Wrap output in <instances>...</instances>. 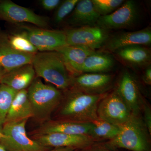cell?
I'll return each instance as SVG.
<instances>
[{
    "label": "cell",
    "instance_id": "1",
    "mask_svg": "<svg viewBox=\"0 0 151 151\" xmlns=\"http://www.w3.org/2000/svg\"><path fill=\"white\" fill-rule=\"evenodd\" d=\"M107 94H87L70 88L63 93L62 101L56 110V119L92 122L98 119V105Z\"/></svg>",
    "mask_w": 151,
    "mask_h": 151
},
{
    "label": "cell",
    "instance_id": "2",
    "mask_svg": "<svg viewBox=\"0 0 151 151\" xmlns=\"http://www.w3.org/2000/svg\"><path fill=\"white\" fill-rule=\"evenodd\" d=\"M32 64L37 77L43 78L63 92L71 87L73 76L57 51L37 52L34 56Z\"/></svg>",
    "mask_w": 151,
    "mask_h": 151
},
{
    "label": "cell",
    "instance_id": "3",
    "mask_svg": "<svg viewBox=\"0 0 151 151\" xmlns=\"http://www.w3.org/2000/svg\"><path fill=\"white\" fill-rule=\"evenodd\" d=\"M33 117L41 123L51 119L63 97V91L51 84H44L36 77L27 89Z\"/></svg>",
    "mask_w": 151,
    "mask_h": 151
},
{
    "label": "cell",
    "instance_id": "4",
    "mask_svg": "<svg viewBox=\"0 0 151 151\" xmlns=\"http://www.w3.org/2000/svg\"><path fill=\"white\" fill-rule=\"evenodd\" d=\"M119 127L120 131L118 135L106 143L107 148L151 151L150 134L139 115L132 114L128 121Z\"/></svg>",
    "mask_w": 151,
    "mask_h": 151
},
{
    "label": "cell",
    "instance_id": "5",
    "mask_svg": "<svg viewBox=\"0 0 151 151\" xmlns=\"http://www.w3.org/2000/svg\"><path fill=\"white\" fill-rule=\"evenodd\" d=\"M28 120L6 122L2 127L5 136L0 139L8 151H47L51 148L45 147L28 136L26 126Z\"/></svg>",
    "mask_w": 151,
    "mask_h": 151
},
{
    "label": "cell",
    "instance_id": "6",
    "mask_svg": "<svg viewBox=\"0 0 151 151\" xmlns=\"http://www.w3.org/2000/svg\"><path fill=\"white\" fill-rule=\"evenodd\" d=\"M139 12L136 1L133 0L125 1L112 13L100 17L96 25L108 31L129 28L137 22Z\"/></svg>",
    "mask_w": 151,
    "mask_h": 151
},
{
    "label": "cell",
    "instance_id": "7",
    "mask_svg": "<svg viewBox=\"0 0 151 151\" xmlns=\"http://www.w3.org/2000/svg\"><path fill=\"white\" fill-rule=\"evenodd\" d=\"M68 45L85 47L96 51L109 37L108 31L97 25L84 26L65 32Z\"/></svg>",
    "mask_w": 151,
    "mask_h": 151
},
{
    "label": "cell",
    "instance_id": "8",
    "mask_svg": "<svg viewBox=\"0 0 151 151\" xmlns=\"http://www.w3.org/2000/svg\"><path fill=\"white\" fill-rule=\"evenodd\" d=\"M97 114L99 119L119 126L128 121L133 114L115 89L100 101Z\"/></svg>",
    "mask_w": 151,
    "mask_h": 151
},
{
    "label": "cell",
    "instance_id": "9",
    "mask_svg": "<svg viewBox=\"0 0 151 151\" xmlns=\"http://www.w3.org/2000/svg\"><path fill=\"white\" fill-rule=\"evenodd\" d=\"M32 139L48 147H70L77 150H87L98 141L86 135H74L51 133L32 136Z\"/></svg>",
    "mask_w": 151,
    "mask_h": 151
},
{
    "label": "cell",
    "instance_id": "10",
    "mask_svg": "<svg viewBox=\"0 0 151 151\" xmlns=\"http://www.w3.org/2000/svg\"><path fill=\"white\" fill-rule=\"evenodd\" d=\"M25 29V35L38 51H57L68 45L64 32L29 28Z\"/></svg>",
    "mask_w": 151,
    "mask_h": 151
},
{
    "label": "cell",
    "instance_id": "11",
    "mask_svg": "<svg viewBox=\"0 0 151 151\" xmlns=\"http://www.w3.org/2000/svg\"><path fill=\"white\" fill-rule=\"evenodd\" d=\"M151 44V30L148 27L135 31L120 33L109 37L100 51L115 52L127 47L140 45L150 46Z\"/></svg>",
    "mask_w": 151,
    "mask_h": 151
},
{
    "label": "cell",
    "instance_id": "12",
    "mask_svg": "<svg viewBox=\"0 0 151 151\" xmlns=\"http://www.w3.org/2000/svg\"><path fill=\"white\" fill-rule=\"evenodd\" d=\"M0 18L14 23H29L42 28L48 26L47 18L9 1L0 3Z\"/></svg>",
    "mask_w": 151,
    "mask_h": 151
},
{
    "label": "cell",
    "instance_id": "13",
    "mask_svg": "<svg viewBox=\"0 0 151 151\" xmlns=\"http://www.w3.org/2000/svg\"><path fill=\"white\" fill-rule=\"evenodd\" d=\"M113 76L105 73H84L72 78L70 88L93 94H105L111 87Z\"/></svg>",
    "mask_w": 151,
    "mask_h": 151
},
{
    "label": "cell",
    "instance_id": "14",
    "mask_svg": "<svg viewBox=\"0 0 151 151\" xmlns=\"http://www.w3.org/2000/svg\"><path fill=\"white\" fill-rule=\"evenodd\" d=\"M91 122L55 119L41 123L36 129L31 133L32 136L51 133H60L74 135L90 136L92 129Z\"/></svg>",
    "mask_w": 151,
    "mask_h": 151
},
{
    "label": "cell",
    "instance_id": "15",
    "mask_svg": "<svg viewBox=\"0 0 151 151\" xmlns=\"http://www.w3.org/2000/svg\"><path fill=\"white\" fill-rule=\"evenodd\" d=\"M115 89L132 114L139 115L144 102L137 83L129 72L123 73Z\"/></svg>",
    "mask_w": 151,
    "mask_h": 151
},
{
    "label": "cell",
    "instance_id": "16",
    "mask_svg": "<svg viewBox=\"0 0 151 151\" xmlns=\"http://www.w3.org/2000/svg\"><path fill=\"white\" fill-rule=\"evenodd\" d=\"M62 57L67 70L73 77L82 74L84 61L96 51L85 47L67 45L57 50Z\"/></svg>",
    "mask_w": 151,
    "mask_h": 151
},
{
    "label": "cell",
    "instance_id": "17",
    "mask_svg": "<svg viewBox=\"0 0 151 151\" xmlns=\"http://www.w3.org/2000/svg\"><path fill=\"white\" fill-rule=\"evenodd\" d=\"M35 55L17 51L10 45L8 39L0 38V66L6 72L26 64H32Z\"/></svg>",
    "mask_w": 151,
    "mask_h": 151
},
{
    "label": "cell",
    "instance_id": "18",
    "mask_svg": "<svg viewBox=\"0 0 151 151\" xmlns=\"http://www.w3.org/2000/svg\"><path fill=\"white\" fill-rule=\"evenodd\" d=\"M114 53L120 61L128 66L140 68L150 65L151 50L145 46L127 47L120 49Z\"/></svg>",
    "mask_w": 151,
    "mask_h": 151
},
{
    "label": "cell",
    "instance_id": "19",
    "mask_svg": "<svg viewBox=\"0 0 151 151\" xmlns=\"http://www.w3.org/2000/svg\"><path fill=\"white\" fill-rule=\"evenodd\" d=\"M35 76L32 64H26L6 72L0 83L18 92L27 89L35 78Z\"/></svg>",
    "mask_w": 151,
    "mask_h": 151
},
{
    "label": "cell",
    "instance_id": "20",
    "mask_svg": "<svg viewBox=\"0 0 151 151\" xmlns=\"http://www.w3.org/2000/svg\"><path fill=\"white\" fill-rule=\"evenodd\" d=\"M100 17L91 0H81L76 6L68 23L78 27L94 26Z\"/></svg>",
    "mask_w": 151,
    "mask_h": 151
},
{
    "label": "cell",
    "instance_id": "21",
    "mask_svg": "<svg viewBox=\"0 0 151 151\" xmlns=\"http://www.w3.org/2000/svg\"><path fill=\"white\" fill-rule=\"evenodd\" d=\"M32 117V108L28 96L27 89L18 91L8 112L5 123L28 120Z\"/></svg>",
    "mask_w": 151,
    "mask_h": 151
},
{
    "label": "cell",
    "instance_id": "22",
    "mask_svg": "<svg viewBox=\"0 0 151 151\" xmlns=\"http://www.w3.org/2000/svg\"><path fill=\"white\" fill-rule=\"evenodd\" d=\"M113 58L106 54L95 52L84 61L82 69L84 73H104L111 70L114 65Z\"/></svg>",
    "mask_w": 151,
    "mask_h": 151
},
{
    "label": "cell",
    "instance_id": "23",
    "mask_svg": "<svg viewBox=\"0 0 151 151\" xmlns=\"http://www.w3.org/2000/svg\"><path fill=\"white\" fill-rule=\"evenodd\" d=\"M90 136L98 141L113 139L120 132V127L98 118L91 122Z\"/></svg>",
    "mask_w": 151,
    "mask_h": 151
},
{
    "label": "cell",
    "instance_id": "24",
    "mask_svg": "<svg viewBox=\"0 0 151 151\" xmlns=\"http://www.w3.org/2000/svg\"><path fill=\"white\" fill-rule=\"evenodd\" d=\"M17 91L0 83V128L5 123L9 109Z\"/></svg>",
    "mask_w": 151,
    "mask_h": 151
},
{
    "label": "cell",
    "instance_id": "25",
    "mask_svg": "<svg viewBox=\"0 0 151 151\" xmlns=\"http://www.w3.org/2000/svg\"><path fill=\"white\" fill-rule=\"evenodd\" d=\"M8 40L11 46L19 52L33 55L38 52L37 49L28 39L24 32L11 36Z\"/></svg>",
    "mask_w": 151,
    "mask_h": 151
},
{
    "label": "cell",
    "instance_id": "26",
    "mask_svg": "<svg viewBox=\"0 0 151 151\" xmlns=\"http://www.w3.org/2000/svg\"><path fill=\"white\" fill-rule=\"evenodd\" d=\"M101 16L110 14L122 6L123 0H91Z\"/></svg>",
    "mask_w": 151,
    "mask_h": 151
},
{
    "label": "cell",
    "instance_id": "27",
    "mask_svg": "<svg viewBox=\"0 0 151 151\" xmlns=\"http://www.w3.org/2000/svg\"><path fill=\"white\" fill-rule=\"evenodd\" d=\"M78 1V0H66L60 4L55 15V22L59 24L63 21L73 12Z\"/></svg>",
    "mask_w": 151,
    "mask_h": 151
},
{
    "label": "cell",
    "instance_id": "28",
    "mask_svg": "<svg viewBox=\"0 0 151 151\" xmlns=\"http://www.w3.org/2000/svg\"><path fill=\"white\" fill-rule=\"evenodd\" d=\"M144 112V123L150 135L151 134V112L150 107L144 103L143 108Z\"/></svg>",
    "mask_w": 151,
    "mask_h": 151
},
{
    "label": "cell",
    "instance_id": "29",
    "mask_svg": "<svg viewBox=\"0 0 151 151\" xmlns=\"http://www.w3.org/2000/svg\"><path fill=\"white\" fill-rule=\"evenodd\" d=\"M41 5L45 10L52 11L58 6L61 3L60 0H42Z\"/></svg>",
    "mask_w": 151,
    "mask_h": 151
},
{
    "label": "cell",
    "instance_id": "30",
    "mask_svg": "<svg viewBox=\"0 0 151 151\" xmlns=\"http://www.w3.org/2000/svg\"><path fill=\"white\" fill-rule=\"evenodd\" d=\"M143 80L145 83L148 85H150L151 84V65H149L146 67L143 76Z\"/></svg>",
    "mask_w": 151,
    "mask_h": 151
},
{
    "label": "cell",
    "instance_id": "31",
    "mask_svg": "<svg viewBox=\"0 0 151 151\" xmlns=\"http://www.w3.org/2000/svg\"><path fill=\"white\" fill-rule=\"evenodd\" d=\"M77 149L70 147H59L55 148L52 150H50L47 151H76Z\"/></svg>",
    "mask_w": 151,
    "mask_h": 151
},
{
    "label": "cell",
    "instance_id": "32",
    "mask_svg": "<svg viewBox=\"0 0 151 151\" xmlns=\"http://www.w3.org/2000/svg\"><path fill=\"white\" fill-rule=\"evenodd\" d=\"M6 73V72L5 70H4L0 66V83H1V80L3 76H4L5 75Z\"/></svg>",
    "mask_w": 151,
    "mask_h": 151
},
{
    "label": "cell",
    "instance_id": "33",
    "mask_svg": "<svg viewBox=\"0 0 151 151\" xmlns=\"http://www.w3.org/2000/svg\"><path fill=\"white\" fill-rule=\"evenodd\" d=\"M0 151H8L5 147L3 145L2 143L0 141Z\"/></svg>",
    "mask_w": 151,
    "mask_h": 151
},
{
    "label": "cell",
    "instance_id": "34",
    "mask_svg": "<svg viewBox=\"0 0 151 151\" xmlns=\"http://www.w3.org/2000/svg\"><path fill=\"white\" fill-rule=\"evenodd\" d=\"M4 138H5L4 135L2 132L1 128H0V139H4Z\"/></svg>",
    "mask_w": 151,
    "mask_h": 151
},
{
    "label": "cell",
    "instance_id": "35",
    "mask_svg": "<svg viewBox=\"0 0 151 151\" xmlns=\"http://www.w3.org/2000/svg\"><path fill=\"white\" fill-rule=\"evenodd\" d=\"M90 151H109L107 150H90Z\"/></svg>",
    "mask_w": 151,
    "mask_h": 151
}]
</instances>
